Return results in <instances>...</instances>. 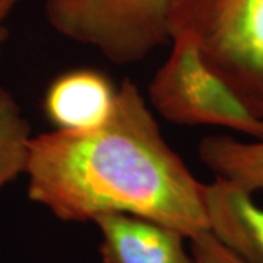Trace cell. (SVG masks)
<instances>
[{"label":"cell","mask_w":263,"mask_h":263,"mask_svg":"<svg viewBox=\"0 0 263 263\" xmlns=\"http://www.w3.org/2000/svg\"><path fill=\"white\" fill-rule=\"evenodd\" d=\"M28 197L65 222L104 214L151 219L193 238L211 230L205 187L165 142L138 85L123 81L108 120L32 136Z\"/></svg>","instance_id":"obj_1"},{"label":"cell","mask_w":263,"mask_h":263,"mask_svg":"<svg viewBox=\"0 0 263 263\" xmlns=\"http://www.w3.org/2000/svg\"><path fill=\"white\" fill-rule=\"evenodd\" d=\"M170 34L193 38L208 69L263 120V0H173Z\"/></svg>","instance_id":"obj_2"},{"label":"cell","mask_w":263,"mask_h":263,"mask_svg":"<svg viewBox=\"0 0 263 263\" xmlns=\"http://www.w3.org/2000/svg\"><path fill=\"white\" fill-rule=\"evenodd\" d=\"M173 0H46L48 24L60 35L98 50L116 65L142 62L171 43Z\"/></svg>","instance_id":"obj_3"},{"label":"cell","mask_w":263,"mask_h":263,"mask_svg":"<svg viewBox=\"0 0 263 263\" xmlns=\"http://www.w3.org/2000/svg\"><path fill=\"white\" fill-rule=\"evenodd\" d=\"M152 107L180 126H218L263 139V120L254 117L208 69L193 38L171 37V51L148 88Z\"/></svg>","instance_id":"obj_4"},{"label":"cell","mask_w":263,"mask_h":263,"mask_svg":"<svg viewBox=\"0 0 263 263\" xmlns=\"http://www.w3.org/2000/svg\"><path fill=\"white\" fill-rule=\"evenodd\" d=\"M92 222L101 231L104 263H193L186 237L168 227L129 214H104Z\"/></svg>","instance_id":"obj_5"},{"label":"cell","mask_w":263,"mask_h":263,"mask_svg":"<svg viewBox=\"0 0 263 263\" xmlns=\"http://www.w3.org/2000/svg\"><path fill=\"white\" fill-rule=\"evenodd\" d=\"M117 89L94 69H76L57 76L44 95L43 108L59 130H89L108 120Z\"/></svg>","instance_id":"obj_6"},{"label":"cell","mask_w":263,"mask_h":263,"mask_svg":"<svg viewBox=\"0 0 263 263\" xmlns=\"http://www.w3.org/2000/svg\"><path fill=\"white\" fill-rule=\"evenodd\" d=\"M211 231L246 263H263V209L253 195L215 179L205 187Z\"/></svg>","instance_id":"obj_7"},{"label":"cell","mask_w":263,"mask_h":263,"mask_svg":"<svg viewBox=\"0 0 263 263\" xmlns=\"http://www.w3.org/2000/svg\"><path fill=\"white\" fill-rule=\"evenodd\" d=\"M197 152L215 179L250 195L263 189V139L245 142L231 136H208L199 142Z\"/></svg>","instance_id":"obj_8"},{"label":"cell","mask_w":263,"mask_h":263,"mask_svg":"<svg viewBox=\"0 0 263 263\" xmlns=\"http://www.w3.org/2000/svg\"><path fill=\"white\" fill-rule=\"evenodd\" d=\"M31 126L15 98L0 86V190L25 174Z\"/></svg>","instance_id":"obj_9"},{"label":"cell","mask_w":263,"mask_h":263,"mask_svg":"<svg viewBox=\"0 0 263 263\" xmlns=\"http://www.w3.org/2000/svg\"><path fill=\"white\" fill-rule=\"evenodd\" d=\"M190 256L193 263H246L211 230L190 238Z\"/></svg>","instance_id":"obj_10"},{"label":"cell","mask_w":263,"mask_h":263,"mask_svg":"<svg viewBox=\"0 0 263 263\" xmlns=\"http://www.w3.org/2000/svg\"><path fill=\"white\" fill-rule=\"evenodd\" d=\"M22 0H0V53H2V47L6 43L9 31L6 27V21L10 16V13L13 9L18 6Z\"/></svg>","instance_id":"obj_11"}]
</instances>
